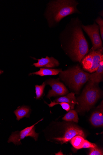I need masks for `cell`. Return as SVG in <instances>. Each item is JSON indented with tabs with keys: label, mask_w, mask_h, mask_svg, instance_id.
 I'll return each mask as SVG.
<instances>
[{
	"label": "cell",
	"mask_w": 103,
	"mask_h": 155,
	"mask_svg": "<svg viewBox=\"0 0 103 155\" xmlns=\"http://www.w3.org/2000/svg\"><path fill=\"white\" fill-rule=\"evenodd\" d=\"M4 73V71L3 70H0V75H1L2 74H3Z\"/></svg>",
	"instance_id": "obj_24"
},
{
	"label": "cell",
	"mask_w": 103,
	"mask_h": 155,
	"mask_svg": "<svg viewBox=\"0 0 103 155\" xmlns=\"http://www.w3.org/2000/svg\"><path fill=\"white\" fill-rule=\"evenodd\" d=\"M88 155H102L103 150L96 147L90 148V151Z\"/></svg>",
	"instance_id": "obj_21"
},
{
	"label": "cell",
	"mask_w": 103,
	"mask_h": 155,
	"mask_svg": "<svg viewBox=\"0 0 103 155\" xmlns=\"http://www.w3.org/2000/svg\"><path fill=\"white\" fill-rule=\"evenodd\" d=\"M77 135H80L85 138V134L83 131L76 125H69L63 136L54 138L53 139L61 144L66 143L72 138Z\"/></svg>",
	"instance_id": "obj_8"
},
{
	"label": "cell",
	"mask_w": 103,
	"mask_h": 155,
	"mask_svg": "<svg viewBox=\"0 0 103 155\" xmlns=\"http://www.w3.org/2000/svg\"><path fill=\"white\" fill-rule=\"evenodd\" d=\"M79 3L76 0H55L47 5L44 14L50 27L58 25L65 18L74 14H81L77 6Z\"/></svg>",
	"instance_id": "obj_2"
},
{
	"label": "cell",
	"mask_w": 103,
	"mask_h": 155,
	"mask_svg": "<svg viewBox=\"0 0 103 155\" xmlns=\"http://www.w3.org/2000/svg\"><path fill=\"white\" fill-rule=\"evenodd\" d=\"M43 120V119H41L33 125L28 127L20 131H17L12 132L9 138L8 142H12L15 145H21V140L27 137H32L35 141H37L39 134L36 133L35 131V125Z\"/></svg>",
	"instance_id": "obj_6"
},
{
	"label": "cell",
	"mask_w": 103,
	"mask_h": 155,
	"mask_svg": "<svg viewBox=\"0 0 103 155\" xmlns=\"http://www.w3.org/2000/svg\"><path fill=\"white\" fill-rule=\"evenodd\" d=\"M47 84L46 81L43 82L40 85L37 84L35 86V93L36 94V98L37 100L39 99L42 97Z\"/></svg>",
	"instance_id": "obj_18"
},
{
	"label": "cell",
	"mask_w": 103,
	"mask_h": 155,
	"mask_svg": "<svg viewBox=\"0 0 103 155\" xmlns=\"http://www.w3.org/2000/svg\"><path fill=\"white\" fill-rule=\"evenodd\" d=\"M38 62L34 63L33 66L36 67L40 68H50L58 67L60 63L58 60L54 58H49L47 56L46 58H42L40 59H37Z\"/></svg>",
	"instance_id": "obj_10"
},
{
	"label": "cell",
	"mask_w": 103,
	"mask_h": 155,
	"mask_svg": "<svg viewBox=\"0 0 103 155\" xmlns=\"http://www.w3.org/2000/svg\"><path fill=\"white\" fill-rule=\"evenodd\" d=\"M101 95V91L96 84L89 81L82 95L77 99L79 105L76 111L80 112L89 110Z\"/></svg>",
	"instance_id": "obj_4"
},
{
	"label": "cell",
	"mask_w": 103,
	"mask_h": 155,
	"mask_svg": "<svg viewBox=\"0 0 103 155\" xmlns=\"http://www.w3.org/2000/svg\"><path fill=\"white\" fill-rule=\"evenodd\" d=\"M62 119L65 121H73L78 123L79 120L78 112L76 110L72 109L70 110Z\"/></svg>",
	"instance_id": "obj_17"
},
{
	"label": "cell",
	"mask_w": 103,
	"mask_h": 155,
	"mask_svg": "<svg viewBox=\"0 0 103 155\" xmlns=\"http://www.w3.org/2000/svg\"><path fill=\"white\" fill-rule=\"evenodd\" d=\"M90 75L83 71L78 65L63 71L60 74L62 79L67 82L69 87L77 93L89 81Z\"/></svg>",
	"instance_id": "obj_3"
},
{
	"label": "cell",
	"mask_w": 103,
	"mask_h": 155,
	"mask_svg": "<svg viewBox=\"0 0 103 155\" xmlns=\"http://www.w3.org/2000/svg\"><path fill=\"white\" fill-rule=\"evenodd\" d=\"M45 103L48 105L50 107H52L57 104H60L61 106L63 109L67 112L69 111L71 108L70 105L69 104L65 102L55 103L51 101V103L50 104H48L46 102Z\"/></svg>",
	"instance_id": "obj_20"
},
{
	"label": "cell",
	"mask_w": 103,
	"mask_h": 155,
	"mask_svg": "<svg viewBox=\"0 0 103 155\" xmlns=\"http://www.w3.org/2000/svg\"><path fill=\"white\" fill-rule=\"evenodd\" d=\"M46 82L52 88L47 96L48 98H50L52 97L63 96L68 92L64 84L57 79H50L47 80Z\"/></svg>",
	"instance_id": "obj_9"
},
{
	"label": "cell",
	"mask_w": 103,
	"mask_h": 155,
	"mask_svg": "<svg viewBox=\"0 0 103 155\" xmlns=\"http://www.w3.org/2000/svg\"><path fill=\"white\" fill-rule=\"evenodd\" d=\"M90 120L92 125L96 127L103 125V101L92 114Z\"/></svg>",
	"instance_id": "obj_11"
},
{
	"label": "cell",
	"mask_w": 103,
	"mask_h": 155,
	"mask_svg": "<svg viewBox=\"0 0 103 155\" xmlns=\"http://www.w3.org/2000/svg\"><path fill=\"white\" fill-rule=\"evenodd\" d=\"M84 140V138L82 136L77 135L72 138L70 143L73 147L78 150L82 149Z\"/></svg>",
	"instance_id": "obj_16"
},
{
	"label": "cell",
	"mask_w": 103,
	"mask_h": 155,
	"mask_svg": "<svg viewBox=\"0 0 103 155\" xmlns=\"http://www.w3.org/2000/svg\"><path fill=\"white\" fill-rule=\"evenodd\" d=\"M83 24L79 17L71 18L59 38L62 46L71 60L79 62L90 51L82 27Z\"/></svg>",
	"instance_id": "obj_1"
},
{
	"label": "cell",
	"mask_w": 103,
	"mask_h": 155,
	"mask_svg": "<svg viewBox=\"0 0 103 155\" xmlns=\"http://www.w3.org/2000/svg\"><path fill=\"white\" fill-rule=\"evenodd\" d=\"M98 25L99 30L100 36L102 40L103 41V19L100 16H98L95 21Z\"/></svg>",
	"instance_id": "obj_19"
},
{
	"label": "cell",
	"mask_w": 103,
	"mask_h": 155,
	"mask_svg": "<svg viewBox=\"0 0 103 155\" xmlns=\"http://www.w3.org/2000/svg\"><path fill=\"white\" fill-rule=\"evenodd\" d=\"M63 70L61 69L40 68L39 71L30 73L29 74V75L31 76L36 75L41 76L56 75L60 73Z\"/></svg>",
	"instance_id": "obj_13"
},
{
	"label": "cell",
	"mask_w": 103,
	"mask_h": 155,
	"mask_svg": "<svg viewBox=\"0 0 103 155\" xmlns=\"http://www.w3.org/2000/svg\"><path fill=\"white\" fill-rule=\"evenodd\" d=\"M31 111L30 107L23 105L18 107L14 113L17 117V120L18 121L25 117L29 118Z\"/></svg>",
	"instance_id": "obj_14"
},
{
	"label": "cell",
	"mask_w": 103,
	"mask_h": 155,
	"mask_svg": "<svg viewBox=\"0 0 103 155\" xmlns=\"http://www.w3.org/2000/svg\"><path fill=\"white\" fill-rule=\"evenodd\" d=\"M95 73L90 74L89 81L96 84L103 80V61L100 63Z\"/></svg>",
	"instance_id": "obj_15"
},
{
	"label": "cell",
	"mask_w": 103,
	"mask_h": 155,
	"mask_svg": "<svg viewBox=\"0 0 103 155\" xmlns=\"http://www.w3.org/2000/svg\"><path fill=\"white\" fill-rule=\"evenodd\" d=\"M96 147L97 146L95 144L92 143L85 139L82 146V148H90Z\"/></svg>",
	"instance_id": "obj_22"
},
{
	"label": "cell",
	"mask_w": 103,
	"mask_h": 155,
	"mask_svg": "<svg viewBox=\"0 0 103 155\" xmlns=\"http://www.w3.org/2000/svg\"><path fill=\"white\" fill-rule=\"evenodd\" d=\"M103 10H102L101 11H100L98 13V15L101 16V17H102V18H103Z\"/></svg>",
	"instance_id": "obj_23"
},
{
	"label": "cell",
	"mask_w": 103,
	"mask_h": 155,
	"mask_svg": "<svg viewBox=\"0 0 103 155\" xmlns=\"http://www.w3.org/2000/svg\"><path fill=\"white\" fill-rule=\"evenodd\" d=\"M53 102L58 103L60 102H65L69 104L72 109H74L76 104L79 105L76 98L75 96V94L71 93L67 95L56 98L53 101Z\"/></svg>",
	"instance_id": "obj_12"
},
{
	"label": "cell",
	"mask_w": 103,
	"mask_h": 155,
	"mask_svg": "<svg viewBox=\"0 0 103 155\" xmlns=\"http://www.w3.org/2000/svg\"><path fill=\"white\" fill-rule=\"evenodd\" d=\"M83 31L87 34L91 40L92 45V49L96 50L103 48V43L100 34L98 25L94 21L91 25L82 26Z\"/></svg>",
	"instance_id": "obj_7"
},
{
	"label": "cell",
	"mask_w": 103,
	"mask_h": 155,
	"mask_svg": "<svg viewBox=\"0 0 103 155\" xmlns=\"http://www.w3.org/2000/svg\"><path fill=\"white\" fill-rule=\"evenodd\" d=\"M103 61V48L96 50L91 49L81 61L83 69L90 73L95 72Z\"/></svg>",
	"instance_id": "obj_5"
}]
</instances>
